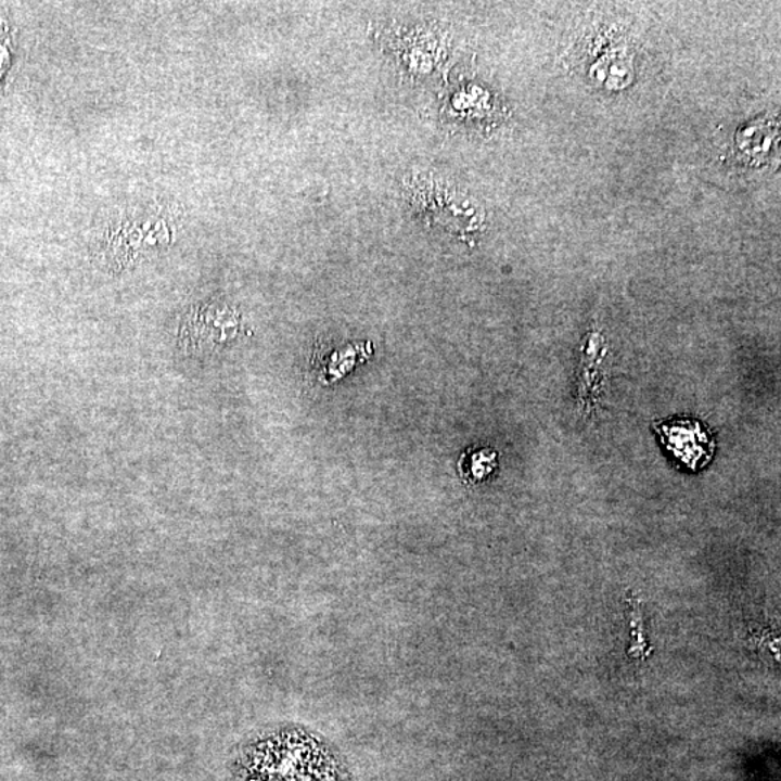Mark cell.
<instances>
[{"instance_id": "obj_1", "label": "cell", "mask_w": 781, "mask_h": 781, "mask_svg": "<svg viewBox=\"0 0 781 781\" xmlns=\"http://www.w3.org/2000/svg\"><path fill=\"white\" fill-rule=\"evenodd\" d=\"M242 764L255 781H351L336 751L303 727H282L256 738Z\"/></svg>"}, {"instance_id": "obj_2", "label": "cell", "mask_w": 781, "mask_h": 781, "mask_svg": "<svg viewBox=\"0 0 781 781\" xmlns=\"http://www.w3.org/2000/svg\"><path fill=\"white\" fill-rule=\"evenodd\" d=\"M653 427L668 453L690 471H701L714 458V437L701 421L679 417V419L658 421Z\"/></svg>"}, {"instance_id": "obj_3", "label": "cell", "mask_w": 781, "mask_h": 781, "mask_svg": "<svg viewBox=\"0 0 781 781\" xmlns=\"http://www.w3.org/2000/svg\"><path fill=\"white\" fill-rule=\"evenodd\" d=\"M498 468L497 451L490 449H471L460 459V476L468 484H481L488 479Z\"/></svg>"}, {"instance_id": "obj_4", "label": "cell", "mask_w": 781, "mask_h": 781, "mask_svg": "<svg viewBox=\"0 0 781 781\" xmlns=\"http://www.w3.org/2000/svg\"><path fill=\"white\" fill-rule=\"evenodd\" d=\"M632 627L637 628V631H633V637H637V644L632 645V650H629L628 654H631L632 651L636 650V654L632 655H636V657H646L650 651L646 649L645 638L641 636L642 619L638 602H632Z\"/></svg>"}]
</instances>
